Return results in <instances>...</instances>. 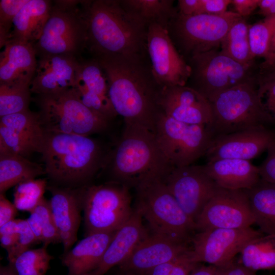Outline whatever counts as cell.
<instances>
[{"label": "cell", "mask_w": 275, "mask_h": 275, "mask_svg": "<svg viewBox=\"0 0 275 275\" xmlns=\"http://www.w3.org/2000/svg\"><path fill=\"white\" fill-rule=\"evenodd\" d=\"M244 190L261 232L275 235V185L260 178L254 186Z\"/></svg>", "instance_id": "29"}, {"label": "cell", "mask_w": 275, "mask_h": 275, "mask_svg": "<svg viewBox=\"0 0 275 275\" xmlns=\"http://www.w3.org/2000/svg\"><path fill=\"white\" fill-rule=\"evenodd\" d=\"M147 51L152 73L163 88L186 86L191 68L178 51L167 28L156 23L148 26Z\"/></svg>", "instance_id": "15"}, {"label": "cell", "mask_w": 275, "mask_h": 275, "mask_svg": "<svg viewBox=\"0 0 275 275\" xmlns=\"http://www.w3.org/2000/svg\"><path fill=\"white\" fill-rule=\"evenodd\" d=\"M162 180L181 208L195 223L219 187L206 173L204 166L173 167Z\"/></svg>", "instance_id": "13"}, {"label": "cell", "mask_w": 275, "mask_h": 275, "mask_svg": "<svg viewBox=\"0 0 275 275\" xmlns=\"http://www.w3.org/2000/svg\"><path fill=\"white\" fill-rule=\"evenodd\" d=\"M162 153L173 167L191 165L205 155L214 134L208 125L189 124L161 112L154 132Z\"/></svg>", "instance_id": "12"}, {"label": "cell", "mask_w": 275, "mask_h": 275, "mask_svg": "<svg viewBox=\"0 0 275 275\" xmlns=\"http://www.w3.org/2000/svg\"><path fill=\"white\" fill-rule=\"evenodd\" d=\"M191 250L187 244L149 234L118 266L120 271L141 273L175 259Z\"/></svg>", "instance_id": "23"}, {"label": "cell", "mask_w": 275, "mask_h": 275, "mask_svg": "<svg viewBox=\"0 0 275 275\" xmlns=\"http://www.w3.org/2000/svg\"><path fill=\"white\" fill-rule=\"evenodd\" d=\"M0 56V85L30 86L37 65L33 45L9 40Z\"/></svg>", "instance_id": "24"}, {"label": "cell", "mask_w": 275, "mask_h": 275, "mask_svg": "<svg viewBox=\"0 0 275 275\" xmlns=\"http://www.w3.org/2000/svg\"><path fill=\"white\" fill-rule=\"evenodd\" d=\"M116 275H135L134 273L129 272H125L120 271V272Z\"/></svg>", "instance_id": "55"}, {"label": "cell", "mask_w": 275, "mask_h": 275, "mask_svg": "<svg viewBox=\"0 0 275 275\" xmlns=\"http://www.w3.org/2000/svg\"><path fill=\"white\" fill-rule=\"evenodd\" d=\"M40 153L54 185L69 188L88 185L107 159L99 141L76 134L46 132Z\"/></svg>", "instance_id": "3"}, {"label": "cell", "mask_w": 275, "mask_h": 275, "mask_svg": "<svg viewBox=\"0 0 275 275\" xmlns=\"http://www.w3.org/2000/svg\"><path fill=\"white\" fill-rule=\"evenodd\" d=\"M215 275H227V274L223 267H216Z\"/></svg>", "instance_id": "54"}, {"label": "cell", "mask_w": 275, "mask_h": 275, "mask_svg": "<svg viewBox=\"0 0 275 275\" xmlns=\"http://www.w3.org/2000/svg\"><path fill=\"white\" fill-rule=\"evenodd\" d=\"M191 86L208 101L238 85L256 81L258 65H244L217 48L189 58Z\"/></svg>", "instance_id": "9"}, {"label": "cell", "mask_w": 275, "mask_h": 275, "mask_svg": "<svg viewBox=\"0 0 275 275\" xmlns=\"http://www.w3.org/2000/svg\"><path fill=\"white\" fill-rule=\"evenodd\" d=\"M274 144V128L256 127L214 136L205 155L207 162L224 158L250 160Z\"/></svg>", "instance_id": "18"}, {"label": "cell", "mask_w": 275, "mask_h": 275, "mask_svg": "<svg viewBox=\"0 0 275 275\" xmlns=\"http://www.w3.org/2000/svg\"><path fill=\"white\" fill-rule=\"evenodd\" d=\"M134 274H135V275H138V274H135V273H134Z\"/></svg>", "instance_id": "56"}, {"label": "cell", "mask_w": 275, "mask_h": 275, "mask_svg": "<svg viewBox=\"0 0 275 275\" xmlns=\"http://www.w3.org/2000/svg\"><path fill=\"white\" fill-rule=\"evenodd\" d=\"M30 0L0 1V46L9 41L14 18Z\"/></svg>", "instance_id": "40"}, {"label": "cell", "mask_w": 275, "mask_h": 275, "mask_svg": "<svg viewBox=\"0 0 275 275\" xmlns=\"http://www.w3.org/2000/svg\"><path fill=\"white\" fill-rule=\"evenodd\" d=\"M143 217L135 208L130 217L116 232L96 268L88 275H104L119 265L149 235Z\"/></svg>", "instance_id": "25"}, {"label": "cell", "mask_w": 275, "mask_h": 275, "mask_svg": "<svg viewBox=\"0 0 275 275\" xmlns=\"http://www.w3.org/2000/svg\"><path fill=\"white\" fill-rule=\"evenodd\" d=\"M116 231L90 234L63 253L62 264L68 275H88L99 264Z\"/></svg>", "instance_id": "26"}, {"label": "cell", "mask_w": 275, "mask_h": 275, "mask_svg": "<svg viewBox=\"0 0 275 275\" xmlns=\"http://www.w3.org/2000/svg\"><path fill=\"white\" fill-rule=\"evenodd\" d=\"M106 75L112 106L124 123L146 128L154 133L162 112L163 88L155 79L148 53L100 56L93 57Z\"/></svg>", "instance_id": "1"}, {"label": "cell", "mask_w": 275, "mask_h": 275, "mask_svg": "<svg viewBox=\"0 0 275 275\" xmlns=\"http://www.w3.org/2000/svg\"><path fill=\"white\" fill-rule=\"evenodd\" d=\"M87 24L86 48L93 57L144 54L148 25L121 0L81 1Z\"/></svg>", "instance_id": "2"}, {"label": "cell", "mask_w": 275, "mask_h": 275, "mask_svg": "<svg viewBox=\"0 0 275 275\" xmlns=\"http://www.w3.org/2000/svg\"><path fill=\"white\" fill-rule=\"evenodd\" d=\"M216 270V267L215 266L200 265L199 264L189 275H215Z\"/></svg>", "instance_id": "52"}, {"label": "cell", "mask_w": 275, "mask_h": 275, "mask_svg": "<svg viewBox=\"0 0 275 275\" xmlns=\"http://www.w3.org/2000/svg\"><path fill=\"white\" fill-rule=\"evenodd\" d=\"M17 232L18 237L15 244L12 248L7 251V260L9 263L29 250L31 246L38 243L26 219H19Z\"/></svg>", "instance_id": "42"}, {"label": "cell", "mask_w": 275, "mask_h": 275, "mask_svg": "<svg viewBox=\"0 0 275 275\" xmlns=\"http://www.w3.org/2000/svg\"><path fill=\"white\" fill-rule=\"evenodd\" d=\"M259 0H232L236 13L242 17L250 15L258 7Z\"/></svg>", "instance_id": "47"}, {"label": "cell", "mask_w": 275, "mask_h": 275, "mask_svg": "<svg viewBox=\"0 0 275 275\" xmlns=\"http://www.w3.org/2000/svg\"><path fill=\"white\" fill-rule=\"evenodd\" d=\"M258 71L260 72L275 71V31L266 56L263 62L258 65Z\"/></svg>", "instance_id": "46"}, {"label": "cell", "mask_w": 275, "mask_h": 275, "mask_svg": "<svg viewBox=\"0 0 275 275\" xmlns=\"http://www.w3.org/2000/svg\"><path fill=\"white\" fill-rule=\"evenodd\" d=\"M46 132L38 113L29 109L0 117V155H17L28 158L41 153Z\"/></svg>", "instance_id": "17"}, {"label": "cell", "mask_w": 275, "mask_h": 275, "mask_svg": "<svg viewBox=\"0 0 275 275\" xmlns=\"http://www.w3.org/2000/svg\"><path fill=\"white\" fill-rule=\"evenodd\" d=\"M240 253L241 264L253 271L275 268V235H262L252 239Z\"/></svg>", "instance_id": "31"}, {"label": "cell", "mask_w": 275, "mask_h": 275, "mask_svg": "<svg viewBox=\"0 0 275 275\" xmlns=\"http://www.w3.org/2000/svg\"><path fill=\"white\" fill-rule=\"evenodd\" d=\"M74 89L91 109L109 121L118 115L109 98L106 75L95 58L79 60Z\"/></svg>", "instance_id": "22"}, {"label": "cell", "mask_w": 275, "mask_h": 275, "mask_svg": "<svg viewBox=\"0 0 275 275\" xmlns=\"http://www.w3.org/2000/svg\"><path fill=\"white\" fill-rule=\"evenodd\" d=\"M38 215L42 226L44 246L61 243L60 236L51 212L49 200L43 198L33 209Z\"/></svg>", "instance_id": "41"}, {"label": "cell", "mask_w": 275, "mask_h": 275, "mask_svg": "<svg viewBox=\"0 0 275 275\" xmlns=\"http://www.w3.org/2000/svg\"><path fill=\"white\" fill-rule=\"evenodd\" d=\"M87 24L81 1H55L39 39L38 58L65 55L78 58L86 48Z\"/></svg>", "instance_id": "6"}, {"label": "cell", "mask_w": 275, "mask_h": 275, "mask_svg": "<svg viewBox=\"0 0 275 275\" xmlns=\"http://www.w3.org/2000/svg\"><path fill=\"white\" fill-rule=\"evenodd\" d=\"M263 235L251 227L241 229H214L198 232L191 238V257L197 263L216 267L227 265L253 238Z\"/></svg>", "instance_id": "16"}, {"label": "cell", "mask_w": 275, "mask_h": 275, "mask_svg": "<svg viewBox=\"0 0 275 275\" xmlns=\"http://www.w3.org/2000/svg\"><path fill=\"white\" fill-rule=\"evenodd\" d=\"M223 267L227 275H256L254 271L245 267L241 264H236L233 260Z\"/></svg>", "instance_id": "50"}, {"label": "cell", "mask_w": 275, "mask_h": 275, "mask_svg": "<svg viewBox=\"0 0 275 275\" xmlns=\"http://www.w3.org/2000/svg\"><path fill=\"white\" fill-rule=\"evenodd\" d=\"M255 223L248 197L244 190L219 187L197 218L196 230L241 229Z\"/></svg>", "instance_id": "14"}, {"label": "cell", "mask_w": 275, "mask_h": 275, "mask_svg": "<svg viewBox=\"0 0 275 275\" xmlns=\"http://www.w3.org/2000/svg\"><path fill=\"white\" fill-rule=\"evenodd\" d=\"M18 209L3 194H0V227L15 219Z\"/></svg>", "instance_id": "45"}, {"label": "cell", "mask_w": 275, "mask_h": 275, "mask_svg": "<svg viewBox=\"0 0 275 275\" xmlns=\"http://www.w3.org/2000/svg\"><path fill=\"white\" fill-rule=\"evenodd\" d=\"M236 12L184 15L178 11L168 27L176 48L189 58L216 49L231 26L242 18Z\"/></svg>", "instance_id": "11"}, {"label": "cell", "mask_w": 275, "mask_h": 275, "mask_svg": "<svg viewBox=\"0 0 275 275\" xmlns=\"http://www.w3.org/2000/svg\"><path fill=\"white\" fill-rule=\"evenodd\" d=\"M204 168L219 187L227 189H250L261 178L258 167L246 160L220 159L207 162Z\"/></svg>", "instance_id": "27"}, {"label": "cell", "mask_w": 275, "mask_h": 275, "mask_svg": "<svg viewBox=\"0 0 275 275\" xmlns=\"http://www.w3.org/2000/svg\"><path fill=\"white\" fill-rule=\"evenodd\" d=\"M258 13L265 17L275 15V0H259Z\"/></svg>", "instance_id": "51"}, {"label": "cell", "mask_w": 275, "mask_h": 275, "mask_svg": "<svg viewBox=\"0 0 275 275\" xmlns=\"http://www.w3.org/2000/svg\"><path fill=\"white\" fill-rule=\"evenodd\" d=\"M122 135L109 156L112 181L129 188L163 178L173 167L160 150L154 132L125 124Z\"/></svg>", "instance_id": "4"}, {"label": "cell", "mask_w": 275, "mask_h": 275, "mask_svg": "<svg viewBox=\"0 0 275 275\" xmlns=\"http://www.w3.org/2000/svg\"><path fill=\"white\" fill-rule=\"evenodd\" d=\"M261 179L275 185V144L267 150V155L258 167Z\"/></svg>", "instance_id": "43"}, {"label": "cell", "mask_w": 275, "mask_h": 275, "mask_svg": "<svg viewBox=\"0 0 275 275\" xmlns=\"http://www.w3.org/2000/svg\"><path fill=\"white\" fill-rule=\"evenodd\" d=\"M52 3L47 0H30L14 18L9 41L34 45L49 16Z\"/></svg>", "instance_id": "28"}, {"label": "cell", "mask_w": 275, "mask_h": 275, "mask_svg": "<svg viewBox=\"0 0 275 275\" xmlns=\"http://www.w3.org/2000/svg\"><path fill=\"white\" fill-rule=\"evenodd\" d=\"M53 258L43 245L25 251L9 264L17 275H45Z\"/></svg>", "instance_id": "34"}, {"label": "cell", "mask_w": 275, "mask_h": 275, "mask_svg": "<svg viewBox=\"0 0 275 275\" xmlns=\"http://www.w3.org/2000/svg\"><path fill=\"white\" fill-rule=\"evenodd\" d=\"M47 187L45 179H33L20 183L14 193V204L18 210L31 212L40 201Z\"/></svg>", "instance_id": "35"}, {"label": "cell", "mask_w": 275, "mask_h": 275, "mask_svg": "<svg viewBox=\"0 0 275 275\" xmlns=\"http://www.w3.org/2000/svg\"><path fill=\"white\" fill-rule=\"evenodd\" d=\"M79 59L71 56L39 57L30 85L37 95L54 94L74 88Z\"/></svg>", "instance_id": "20"}, {"label": "cell", "mask_w": 275, "mask_h": 275, "mask_svg": "<svg viewBox=\"0 0 275 275\" xmlns=\"http://www.w3.org/2000/svg\"><path fill=\"white\" fill-rule=\"evenodd\" d=\"M26 221L34 233L38 243L42 241V230L41 223L38 214L34 211L30 212V215Z\"/></svg>", "instance_id": "48"}, {"label": "cell", "mask_w": 275, "mask_h": 275, "mask_svg": "<svg viewBox=\"0 0 275 275\" xmlns=\"http://www.w3.org/2000/svg\"><path fill=\"white\" fill-rule=\"evenodd\" d=\"M214 136L259 126H272L260 107L256 81L238 85L209 100Z\"/></svg>", "instance_id": "8"}, {"label": "cell", "mask_w": 275, "mask_h": 275, "mask_svg": "<svg viewBox=\"0 0 275 275\" xmlns=\"http://www.w3.org/2000/svg\"><path fill=\"white\" fill-rule=\"evenodd\" d=\"M123 5L148 26L159 24L168 29L177 11L172 0H121Z\"/></svg>", "instance_id": "32"}, {"label": "cell", "mask_w": 275, "mask_h": 275, "mask_svg": "<svg viewBox=\"0 0 275 275\" xmlns=\"http://www.w3.org/2000/svg\"><path fill=\"white\" fill-rule=\"evenodd\" d=\"M199 0L178 1V12L184 15H196Z\"/></svg>", "instance_id": "49"}, {"label": "cell", "mask_w": 275, "mask_h": 275, "mask_svg": "<svg viewBox=\"0 0 275 275\" xmlns=\"http://www.w3.org/2000/svg\"><path fill=\"white\" fill-rule=\"evenodd\" d=\"M160 105L167 116L181 122L211 126L212 113L209 101L188 86L163 88Z\"/></svg>", "instance_id": "19"}, {"label": "cell", "mask_w": 275, "mask_h": 275, "mask_svg": "<svg viewBox=\"0 0 275 275\" xmlns=\"http://www.w3.org/2000/svg\"><path fill=\"white\" fill-rule=\"evenodd\" d=\"M256 84L262 111L270 124L275 126V71H258Z\"/></svg>", "instance_id": "38"}, {"label": "cell", "mask_w": 275, "mask_h": 275, "mask_svg": "<svg viewBox=\"0 0 275 275\" xmlns=\"http://www.w3.org/2000/svg\"><path fill=\"white\" fill-rule=\"evenodd\" d=\"M249 26L242 18L235 22L230 28L221 44V51L244 65L255 63L251 55L249 30Z\"/></svg>", "instance_id": "33"}, {"label": "cell", "mask_w": 275, "mask_h": 275, "mask_svg": "<svg viewBox=\"0 0 275 275\" xmlns=\"http://www.w3.org/2000/svg\"><path fill=\"white\" fill-rule=\"evenodd\" d=\"M51 197L49 200L51 212L56 225L63 253L72 248L77 234L82 211L81 187L69 188L54 185L47 186Z\"/></svg>", "instance_id": "21"}, {"label": "cell", "mask_w": 275, "mask_h": 275, "mask_svg": "<svg viewBox=\"0 0 275 275\" xmlns=\"http://www.w3.org/2000/svg\"><path fill=\"white\" fill-rule=\"evenodd\" d=\"M275 31V15L265 17L262 20L250 25L249 36L252 58L266 56Z\"/></svg>", "instance_id": "37"}, {"label": "cell", "mask_w": 275, "mask_h": 275, "mask_svg": "<svg viewBox=\"0 0 275 275\" xmlns=\"http://www.w3.org/2000/svg\"><path fill=\"white\" fill-rule=\"evenodd\" d=\"M135 208L147 222L151 234L187 244L196 224L183 210L162 178L144 182L135 188Z\"/></svg>", "instance_id": "5"}, {"label": "cell", "mask_w": 275, "mask_h": 275, "mask_svg": "<svg viewBox=\"0 0 275 275\" xmlns=\"http://www.w3.org/2000/svg\"><path fill=\"white\" fill-rule=\"evenodd\" d=\"M129 188L118 182L81 187L86 236L117 231L132 215Z\"/></svg>", "instance_id": "10"}, {"label": "cell", "mask_w": 275, "mask_h": 275, "mask_svg": "<svg viewBox=\"0 0 275 275\" xmlns=\"http://www.w3.org/2000/svg\"><path fill=\"white\" fill-rule=\"evenodd\" d=\"M191 257V250L170 261L156 266L138 275H189L199 264Z\"/></svg>", "instance_id": "39"}, {"label": "cell", "mask_w": 275, "mask_h": 275, "mask_svg": "<svg viewBox=\"0 0 275 275\" xmlns=\"http://www.w3.org/2000/svg\"><path fill=\"white\" fill-rule=\"evenodd\" d=\"M0 275H17L11 266L8 264L5 266H1Z\"/></svg>", "instance_id": "53"}, {"label": "cell", "mask_w": 275, "mask_h": 275, "mask_svg": "<svg viewBox=\"0 0 275 275\" xmlns=\"http://www.w3.org/2000/svg\"><path fill=\"white\" fill-rule=\"evenodd\" d=\"M231 0H199L197 14L219 15L226 12Z\"/></svg>", "instance_id": "44"}, {"label": "cell", "mask_w": 275, "mask_h": 275, "mask_svg": "<svg viewBox=\"0 0 275 275\" xmlns=\"http://www.w3.org/2000/svg\"><path fill=\"white\" fill-rule=\"evenodd\" d=\"M30 86L0 85V117L29 109Z\"/></svg>", "instance_id": "36"}, {"label": "cell", "mask_w": 275, "mask_h": 275, "mask_svg": "<svg viewBox=\"0 0 275 275\" xmlns=\"http://www.w3.org/2000/svg\"><path fill=\"white\" fill-rule=\"evenodd\" d=\"M44 174V168L29 158L17 155H0V194Z\"/></svg>", "instance_id": "30"}, {"label": "cell", "mask_w": 275, "mask_h": 275, "mask_svg": "<svg viewBox=\"0 0 275 275\" xmlns=\"http://www.w3.org/2000/svg\"><path fill=\"white\" fill-rule=\"evenodd\" d=\"M36 101L46 132L90 136L108 128L109 120L86 106L74 88L38 95Z\"/></svg>", "instance_id": "7"}]
</instances>
